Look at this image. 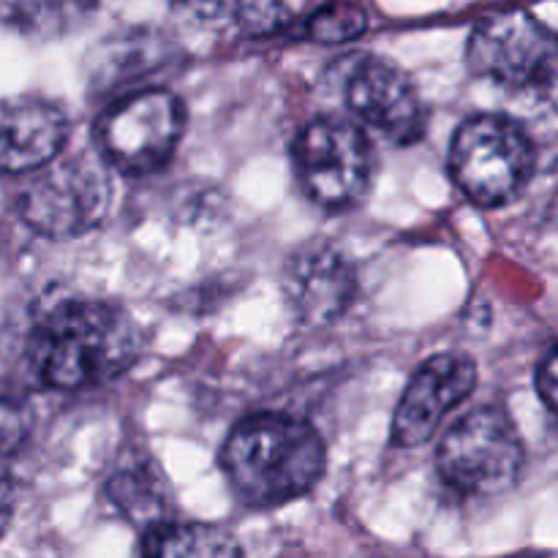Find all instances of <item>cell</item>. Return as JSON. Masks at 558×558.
I'll return each mask as SVG.
<instances>
[{
    "label": "cell",
    "mask_w": 558,
    "mask_h": 558,
    "mask_svg": "<svg viewBox=\"0 0 558 558\" xmlns=\"http://www.w3.org/2000/svg\"><path fill=\"white\" fill-rule=\"evenodd\" d=\"M142 354V332L120 305L93 298L44 300L27 357L52 390H93L123 376Z\"/></svg>",
    "instance_id": "cell-1"
},
{
    "label": "cell",
    "mask_w": 558,
    "mask_h": 558,
    "mask_svg": "<svg viewBox=\"0 0 558 558\" xmlns=\"http://www.w3.org/2000/svg\"><path fill=\"white\" fill-rule=\"evenodd\" d=\"M234 494L251 507H278L308 494L325 474L322 436L305 420L281 412L245 417L221 452Z\"/></svg>",
    "instance_id": "cell-2"
},
{
    "label": "cell",
    "mask_w": 558,
    "mask_h": 558,
    "mask_svg": "<svg viewBox=\"0 0 558 558\" xmlns=\"http://www.w3.org/2000/svg\"><path fill=\"white\" fill-rule=\"evenodd\" d=\"M16 196V213L47 240H71L93 232L112 202V180L104 156L74 153L33 169Z\"/></svg>",
    "instance_id": "cell-3"
},
{
    "label": "cell",
    "mask_w": 558,
    "mask_h": 558,
    "mask_svg": "<svg viewBox=\"0 0 558 558\" xmlns=\"http://www.w3.org/2000/svg\"><path fill=\"white\" fill-rule=\"evenodd\" d=\"M534 169V140L507 114H474L456 131L450 145L452 180L483 207H501L521 196Z\"/></svg>",
    "instance_id": "cell-4"
},
{
    "label": "cell",
    "mask_w": 558,
    "mask_h": 558,
    "mask_svg": "<svg viewBox=\"0 0 558 558\" xmlns=\"http://www.w3.org/2000/svg\"><path fill=\"white\" fill-rule=\"evenodd\" d=\"M526 447L505 409L483 407L458 420L441 439L436 469L447 488L466 499H494L518 485Z\"/></svg>",
    "instance_id": "cell-5"
},
{
    "label": "cell",
    "mask_w": 558,
    "mask_h": 558,
    "mask_svg": "<svg viewBox=\"0 0 558 558\" xmlns=\"http://www.w3.org/2000/svg\"><path fill=\"white\" fill-rule=\"evenodd\" d=\"M556 38L529 11L488 14L469 36V69L523 96H550L556 85Z\"/></svg>",
    "instance_id": "cell-6"
},
{
    "label": "cell",
    "mask_w": 558,
    "mask_h": 558,
    "mask_svg": "<svg viewBox=\"0 0 558 558\" xmlns=\"http://www.w3.org/2000/svg\"><path fill=\"white\" fill-rule=\"evenodd\" d=\"M292 156L300 185L325 210H349L374 183L371 140L343 118L311 120L294 140Z\"/></svg>",
    "instance_id": "cell-7"
},
{
    "label": "cell",
    "mask_w": 558,
    "mask_h": 558,
    "mask_svg": "<svg viewBox=\"0 0 558 558\" xmlns=\"http://www.w3.org/2000/svg\"><path fill=\"white\" fill-rule=\"evenodd\" d=\"M183 131L185 107L167 87L125 93L96 125L104 161L125 174H150L161 169L178 150Z\"/></svg>",
    "instance_id": "cell-8"
},
{
    "label": "cell",
    "mask_w": 558,
    "mask_h": 558,
    "mask_svg": "<svg viewBox=\"0 0 558 558\" xmlns=\"http://www.w3.org/2000/svg\"><path fill=\"white\" fill-rule=\"evenodd\" d=\"M281 287L289 308L303 325L327 327L343 319L357 303L360 278L341 245L314 238L289 254Z\"/></svg>",
    "instance_id": "cell-9"
},
{
    "label": "cell",
    "mask_w": 558,
    "mask_h": 558,
    "mask_svg": "<svg viewBox=\"0 0 558 558\" xmlns=\"http://www.w3.org/2000/svg\"><path fill=\"white\" fill-rule=\"evenodd\" d=\"M343 93L360 123L376 131L381 140L392 145H414L423 140L428 109L412 76L390 60H354L347 71Z\"/></svg>",
    "instance_id": "cell-10"
},
{
    "label": "cell",
    "mask_w": 558,
    "mask_h": 558,
    "mask_svg": "<svg viewBox=\"0 0 558 558\" xmlns=\"http://www.w3.org/2000/svg\"><path fill=\"white\" fill-rule=\"evenodd\" d=\"M477 387V365L469 354L445 352L425 360L407 385L392 417V441L403 450L425 445L447 414Z\"/></svg>",
    "instance_id": "cell-11"
},
{
    "label": "cell",
    "mask_w": 558,
    "mask_h": 558,
    "mask_svg": "<svg viewBox=\"0 0 558 558\" xmlns=\"http://www.w3.org/2000/svg\"><path fill=\"white\" fill-rule=\"evenodd\" d=\"M71 134L63 107L38 96L0 98V174H27L60 156Z\"/></svg>",
    "instance_id": "cell-12"
},
{
    "label": "cell",
    "mask_w": 558,
    "mask_h": 558,
    "mask_svg": "<svg viewBox=\"0 0 558 558\" xmlns=\"http://www.w3.org/2000/svg\"><path fill=\"white\" fill-rule=\"evenodd\" d=\"M178 47L163 33L129 31L98 44L87 60L90 90L96 96H118L136 90V85L161 74L172 60H178Z\"/></svg>",
    "instance_id": "cell-13"
},
{
    "label": "cell",
    "mask_w": 558,
    "mask_h": 558,
    "mask_svg": "<svg viewBox=\"0 0 558 558\" xmlns=\"http://www.w3.org/2000/svg\"><path fill=\"white\" fill-rule=\"evenodd\" d=\"M104 490L114 510L142 532L174 518L172 483L147 452L123 458L107 477Z\"/></svg>",
    "instance_id": "cell-14"
},
{
    "label": "cell",
    "mask_w": 558,
    "mask_h": 558,
    "mask_svg": "<svg viewBox=\"0 0 558 558\" xmlns=\"http://www.w3.org/2000/svg\"><path fill=\"white\" fill-rule=\"evenodd\" d=\"M98 0H0V22L31 38H60L85 25Z\"/></svg>",
    "instance_id": "cell-15"
},
{
    "label": "cell",
    "mask_w": 558,
    "mask_h": 558,
    "mask_svg": "<svg viewBox=\"0 0 558 558\" xmlns=\"http://www.w3.org/2000/svg\"><path fill=\"white\" fill-rule=\"evenodd\" d=\"M140 550L153 558H172V556H240L238 539L223 529L210 526V523H183L169 521L156 523V526L142 532Z\"/></svg>",
    "instance_id": "cell-16"
},
{
    "label": "cell",
    "mask_w": 558,
    "mask_h": 558,
    "mask_svg": "<svg viewBox=\"0 0 558 558\" xmlns=\"http://www.w3.org/2000/svg\"><path fill=\"white\" fill-rule=\"evenodd\" d=\"M368 27V14L363 5L349 3V0H332L322 5L305 22V31L319 44H343L357 38Z\"/></svg>",
    "instance_id": "cell-17"
},
{
    "label": "cell",
    "mask_w": 558,
    "mask_h": 558,
    "mask_svg": "<svg viewBox=\"0 0 558 558\" xmlns=\"http://www.w3.org/2000/svg\"><path fill=\"white\" fill-rule=\"evenodd\" d=\"M232 22L245 36H276L292 22V9L287 0H238Z\"/></svg>",
    "instance_id": "cell-18"
},
{
    "label": "cell",
    "mask_w": 558,
    "mask_h": 558,
    "mask_svg": "<svg viewBox=\"0 0 558 558\" xmlns=\"http://www.w3.org/2000/svg\"><path fill=\"white\" fill-rule=\"evenodd\" d=\"M33 414L25 403L14 398H0V463L22 452L31 441Z\"/></svg>",
    "instance_id": "cell-19"
},
{
    "label": "cell",
    "mask_w": 558,
    "mask_h": 558,
    "mask_svg": "<svg viewBox=\"0 0 558 558\" xmlns=\"http://www.w3.org/2000/svg\"><path fill=\"white\" fill-rule=\"evenodd\" d=\"M238 0H172V9L180 20L199 27H221L232 22Z\"/></svg>",
    "instance_id": "cell-20"
},
{
    "label": "cell",
    "mask_w": 558,
    "mask_h": 558,
    "mask_svg": "<svg viewBox=\"0 0 558 558\" xmlns=\"http://www.w3.org/2000/svg\"><path fill=\"white\" fill-rule=\"evenodd\" d=\"M534 381H537V396L543 398L545 409L554 414L556 412V349L554 347L548 349L543 363L537 365V376H534Z\"/></svg>",
    "instance_id": "cell-21"
},
{
    "label": "cell",
    "mask_w": 558,
    "mask_h": 558,
    "mask_svg": "<svg viewBox=\"0 0 558 558\" xmlns=\"http://www.w3.org/2000/svg\"><path fill=\"white\" fill-rule=\"evenodd\" d=\"M11 518H14V483H11L9 472L0 466V537L11 526Z\"/></svg>",
    "instance_id": "cell-22"
}]
</instances>
